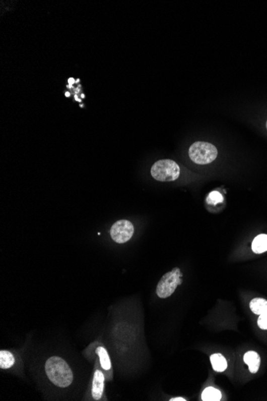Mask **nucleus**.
Listing matches in <instances>:
<instances>
[{
  "instance_id": "obj_1",
  "label": "nucleus",
  "mask_w": 267,
  "mask_h": 401,
  "mask_svg": "<svg viewBox=\"0 0 267 401\" xmlns=\"http://www.w3.org/2000/svg\"><path fill=\"white\" fill-rule=\"evenodd\" d=\"M45 371L50 382L60 388L69 387L73 382L72 368L61 357H50L45 364Z\"/></svg>"
},
{
  "instance_id": "obj_2",
  "label": "nucleus",
  "mask_w": 267,
  "mask_h": 401,
  "mask_svg": "<svg viewBox=\"0 0 267 401\" xmlns=\"http://www.w3.org/2000/svg\"><path fill=\"white\" fill-rule=\"evenodd\" d=\"M151 176L160 182L176 181L180 175V167L171 159H161L154 163L151 169Z\"/></svg>"
},
{
  "instance_id": "obj_3",
  "label": "nucleus",
  "mask_w": 267,
  "mask_h": 401,
  "mask_svg": "<svg viewBox=\"0 0 267 401\" xmlns=\"http://www.w3.org/2000/svg\"><path fill=\"white\" fill-rule=\"evenodd\" d=\"M218 155V150L213 144L207 142H195L190 146L189 156L197 164L212 163Z\"/></svg>"
},
{
  "instance_id": "obj_4",
  "label": "nucleus",
  "mask_w": 267,
  "mask_h": 401,
  "mask_svg": "<svg viewBox=\"0 0 267 401\" xmlns=\"http://www.w3.org/2000/svg\"><path fill=\"white\" fill-rule=\"evenodd\" d=\"M182 273L178 267L169 271L163 275L158 283L156 294L159 298L166 299L170 297L178 285L182 283Z\"/></svg>"
},
{
  "instance_id": "obj_5",
  "label": "nucleus",
  "mask_w": 267,
  "mask_h": 401,
  "mask_svg": "<svg viewBox=\"0 0 267 401\" xmlns=\"http://www.w3.org/2000/svg\"><path fill=\"white\" fill-rule=\"evenodd\" d=\"M134 228L131 222L126 219L117 221L110 228V237L114 242L124 244L130 241L133 237Z\"/></svg>"
},
{
  "instance_id": "obj_6",
  "label": "nucleus",
  "mask_w": 267,
  "mask_h": 401,
  "mask_svg": "<svg viewBox=\"0 0 267 401\" xmlns=\"http://www.w3.org/2000/svg\"><path fill=\"white\" fill-rule=\"evenodd\" d=\"M104 389V376L99 370L95 371L92 383V396L95 400H99L102 397Z\"/></svg>"
},
{
  "instance_id": "obj_7",
  "label": "nucleus",
  "mask_w": 267,
  "mask_h": 401,
  "mask_svg": "<svg viewBox=\"0 0 267 401\" xmlns=\"http://www.w3.org/2000/svg\"><path fill=\"white\" fill-rule=\"evenodd\" d=\"M243 360L244 362L249 367V370L251 373H256L259 369L261 358L256 352H247L244 355Z\"/></svg>"
},
{
  "instance_id": "obj_8",
  "label": "nucleus",
  "mask_w": 267,
  "mask_h": 401,
  "mask_svg": "<svg viewBox=\"0 0 267 401\" xmlns=\"http://www.w3.org/2000/svg\"><path fill=\"white\" fill-rule=\"evenodd\" d=\"M252 250L256 254H261L267 251V235H258L252 243Z\"/></svg>"
},
{
  "instance_id": "obj_9",
  "label": "nucleus",
  "mask_w": 267,
  "mask_h": 401,
  "mask_svg": "<svg viewBox=\"0 0 267 401\" xmlns=\"http://www.w3.org/2000/svg\"><path fill=\"white\" fill-rule=\"evenodd\" d=\"M250 310L254 314L260 315L267 313V301L263 298H254L250 303Z\"/></svg>"
},
{
  "instance_id": "obj_10",
  "label": "nucleus",
  "mask_w": 267,
  "mask_h": 401,
  "mask_svg": "<svg viewBox=\"0 0 267 401\" xmlns=\"http://www.w3.org/2000/svg\"><path fill=\"white\" fill-rule=\"evenodd\" d=\"M211 362L213 369L216 372H224L227 368V361L223 355L219 353L211 355Z\"/></svg>"
},
{
  "instance_id": "obj_11",
  "label": "nucleus",
  "mask_w": 267,
  "mask_h": 401,
  "mask_svg": "<svg viewBox=\"0 0 267 401\" xmlns=\"http://www.w3.org/2000/svg\"><path fill=\"white\" fill-rule=\"evenodd\" d=\"M15 357L11 352L1 350L0 352V368L8 369L12 368L15 364Z\"/></svg>"
},
{
  "instance_id": "obj_12",
  "label": "nucleus",
  "mask_w": 267,
  "mask_h": 401,
  "mask_svg": "<svg viewBox=\"0 0 267 401\" xmlns=\"http://www.w3.org/2000/svg\"><path fill=\"white\" fill-rule=\"evenodd\" d=\"M222 398L219 390L212 387H208L202 394V399L204 401H219Z\"/></svg>"
},
{
  "instance_id": "obj_13",
  "label": "nucleus",
  "mask_w": 267,
  "mask_h": 401,
  "mask_svg": "<svg viewBox=\"0 0 267 401\" xmlns=\"http://www.w3.org/2000/svg\"><path fill=\"white\" fill-rule=\"evenodd\" d=\"M96 353L100 359L101 365L105 370H110L111 368L110 357L108 353L103 347H99L96 349Z\"/></svg>"
},
{
  "instance_id": "obj_14",
  "label": "nucleus",
  "mask_w": 267,
  "mask_h": 401,
  "mask_svg": "<svg viewBox=\"0 0 267 401\" xmlns=\"http://www.w3.org/2000/svg\"><path fill=\"white\" fill-rule=\"evenodd\" d=\"M207 201L208 204H213V205H215V204H220L223 201V197L222 195H221L220 192H212L208 195L207 198Z\"/></svg>"
},
{
  "instance_id": "obj_15",
  "label": "nucleus",
  "mask_w": 267,
  "mask_h": 401,
  "mask_svg": "<svg viewBox=\"0 0 267 401\" xmlns=\"http://www.w3.org/2000/svg\"><path fill=\"white\" fill-rule=\"evenodd\" d=\"M257 325L261 329L267 330V313L260 315L257 320Z\"/></svg>"
},
{
  "instance_id": "obj_16",
  "label": "nucleus",
  "mask_w": 267,
  "mask_h": 401,
  "mask_svg": "<svg viewBox=\"0 0 267 401\" xmlns=\"http://www.w3.org/2000/svg\"><path fill=\"white\" fill-rule=\"evenodd\" d=\"M170 401H186V399H184L182 397H175V398H171L170 399Z\"/></svg>"
},
{
  "instance_id": "obj_17",
  "label": "nucleus",
  "mask_w": 267,
  "mask_h": 401,
  "mask_svg": "<svg viewBox=\"0 0 267 401\" xmlns=\"http://www.w3.org/2000/svg\"><path fill=\"white\" fill-rule=\"evenodd\" d=\"M68 82H69V84H70V85L72 86V84H75V83H76V80H74L73 78H70V79L68 80Z\"/></svg>"
},
{
  "instance_id": "obj_18",
  "label": "nucleus",
  "mask_w": 267,
  "mask_h": 401,
  "mask_svg": "<svg viewBox=\"0 0 267 401\" xmlns=\"http://www.w3.org/2000/svg\"><path fill=\"white\" fill-rule=\"evenodd\" d=\"M65 95H66V97H69V96H70L71 95L70 93H69V92H66Z\"/></svg>"
},
{
  "instance_id": "obj_19",
  "label": "nucleus",
  "mask_w": 267,
  "mask_h": 401,
  "mask_svg": "<svg viewBox=\"0 0 267 401\" xmlns=\"http://www.w3.org/2000/svg\"><path fill=\"white\" fill-rule=\"evenodd\" d=\"M266 128H267V121H266Z\"/></svg>"
}]
</instances>
